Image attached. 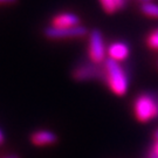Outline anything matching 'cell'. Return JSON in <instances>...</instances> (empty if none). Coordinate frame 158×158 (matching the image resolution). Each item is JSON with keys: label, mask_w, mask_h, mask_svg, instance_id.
<instances>
[{"label": "cell", "mask_w": 158, "mask_h": 158, "mask_svg": "<svg viewBox=\"0 0 158 158\" xmlns=\"http://www.w3.org/2000/svg\"><path fill=\"white\" fill-rule=\"evenodd\" d=\"M142 12L150 18H156L158 19V5L153 2H144L141 7Z\"/></svg>", "instance_id": "9"}, {"label": "cell", "mask_w": 158, "mask_h": 158, "mask_svg": "<svg viewBox=\"0 0 158 158\" xmlns=\"http://www.w3.org/2000/svg\"><path fill=\"white\" fill-rule=\"evenodd\" d=\"M1 158H20L18 155H6V156H4V157Z\"/></svg>", "instance_id": "16"}, {"label": "cell", "mask_w": 158, "mask_h": 158, "mask_svg": "<svg viewBox=\"0 0 158 158\" xmlns=\"http://www.w3.org/2000/svg\"><path fill=\"white\" fill-rule=\"evenodd\" d=\"M87 34V28L83 26H73V27H47L45 35L49 39H68V38H80Z\"/></svg>", "instance_id": "4"}, {"label": "cell", "mask_w": 158, "mask_h": 158, "mask_svg": "<svg viewBox=\"0 0 158 158\" xmlns=\"http://www.w3.org/2000/svg\"><path fill=\"white\" fill-rule=\"evenodd\" d=\"M100 1H101L104 11L107 12V13H109V14H113V13H115V12L118 10L116 2H115V0H100Z\"/></svg>", "instance_id": "10"}, {"label": "cell", "mask_w": 158, "mask_h": 158, "mask_svg": "<svg viewBox=\"0 0 158 158\" xmlns=\"http://www.w3.org/2000/svg\"><path fill=\"white\" fill-rule=\"evenodd\" d=\"M57 137L54 132L47 131V130H39L35 131L33 135L31 136V141L33 144L38 147H44V145H51L56 142Z\"/></svg>", "instance_id": "7"}, {"label": "cell", "mask_w": 158, "mask_h": 158, "mask_svg": "<svg viewBox=\"0 0 158 158\" xmlns=\"http://www.w3.org/2000/svg\"><path fill=\"white\" fill-rule=\"evenodd\" d=\"M129 46L125 42L117 41V42H113L108 47V55L110 56L109 59L117 61V62L124 61L125 59L129 56Z\"/></svg>", "instance_id": "6"}, {"label": "cell", "mask_w": 158, "mask_h": 158, "mask_svg": "<svg viewBox=\"0 0 158 158\" xmlns=\"http://www.w3.org/2000/svg\"><path fill=\"white\" fill-rule=\"evenodd\" d=\"M4 142H5V136H4V134H2V131L0 130V145H1Z\"/></svg>", "instance_id": "15"}, {"label": "cell", "mask_w": 158, "mask_h": 158, "mask_svg": "<svg viewBox=\"0 0 158 158\" xmlns=\"http://www.w3.org/2000/svg\"><path fill=\"white\" fill-rule=\"evenodd\" d=\"M18 0H0V5H10V4H15Z\"/></svg>", "instance_id": "13"}, {"label": "cell", "mask_w": 158, "mask_h": 158, "mask_svg": "<svg viewBox=\"0 0 158 158\" xmlns=\"http://www.w3.org/2000/svg\"><path fill=\"white\" fill-rule=\"evenodd\" d=\"M134 113L138 121L148 122L158 116V102L148 94L139 95L134 104Z\"/></svg>", "instance_id": "2"}, {"label": "cell", "mask_w": 158, "mask_h": 158, "mask_svg": "<svg viewBox=\"0 0 158 158\" xmlns=\"http://www.w3.org/2000/svg\"><path fill=\"white\" fill-rule=\"evenodd\" d=\"M52 23L54 27H73L79 26L80 18L74 13H61L53 19Z\"/></svg>", "instance_id": "8"}, {"label": "cell", "mask_w": 158, "mask_h": 158, "mask_svg": "<svg viewBox=\"0 0 158 158\" xmlns=\"http://www.w3.org/2000/svg\"><path fill=\"white\" fill-rule=\"evenodd\" d=\"M148 46L152 49L158 51V29L153 31L152 33L148 36Z\"/></svg>", "instance_id": "11"}, {"label": "cell", "mask_w": 158, "mask_h": 158, "mask_svg": "<svg viewBox=\"0 0 158 158\" xmlns=\"http://www.w3.org/2000/svg\"><path fill=\"white\" fill-rule=\"evenodd\" d=\"M116 5H117V8H122L125 4V0H115Z\"/></svg>", "instance_id": "14"}, {"label": "cell", "mask_w": 158, "mask_h": 158, "mask_svg": "<svg viewBox=\"0 0 158 158\" xmlns=\"http://www.w3.org/2000/svg\"><path fill=\"white\" fill-rule=\"evenodd\" d=\"M73 76L77 81H85L91 79H104V69L98 68L96 64H82L74 70Z\"/></svg>", "instance_id": "5"}, {"label": "cell", "mask_w": 158, "mask_h": 158, "mask_svg": "<svg viewBox=\"0 0 158 158\" xmlns=\"http://www.w3.org/2000/svg\"><path fill=\"white\" fill-rule=\"evenodd\" d=\"M104 73H106V81L109 88L113 90L114 94L122 96L128 91V76L124 69L119 66L117 61H114L111 59H107L104 61Z\"/></svg>", "instance_id": "1"}, {"label": "cell", "mask_w": 158, "mask_h": 158, "mask_svg": "<svg viewBox=\"0 0 158 158\" xmlns=\"http://www.w3.org/2000/svg\"><path fill=\"white\" fill-rule=\"evenodd\" d=\"M149 156H150V158H158V139L153 144V147L151 148V150L149 152Z\"/></svg>", "instance_id": "12"}, {"label": "cell", "mask_w": 158, "mask_h": 158, "mask_svg": "<svg viewBox=\"0 0 158 158\" xmlns=\"http://www.w3.org/2000/svg\"><path fill=\"white\" fill-rule=\"evenodd\" d=\"M155 137H156V139H158V130L155 132Z\"/></svg>", "instance_id": "17"}, {"label": "cell", "mask_w": 158, "mask_h": 158, "mask_svg": "<svg viewBox=\"0 0 158 158\" xmlns=\"http://www.w3.org/2000/svg\"><path fill=\"white\" fill-rule=\"evenodd\" d=\"M89 57L95 64L106 61V46L98 29L91 31L89 35Z\"/></svg>", "instance_id": "3"}]
</instances>
